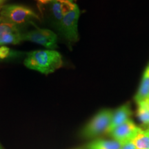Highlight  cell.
I'll use <instances>...</instances> for the list:
<instances>
[{"instance_id":"6da1fadb","label":"cell","mask_w":149,"mask_h":149,"mask_svg":"<svg viewBox=\"0 0 149 149\" xmlns=\"http://www.w3.org/2000/svg\"><path fill=\"white\" fill-rule=\"evenodd\" d=\"M24 64L30 69L48 74L62 66L61 55L53 50L35 51L28 54Z\"/></svg>"},{"instance_id":"7a4b0ae2","label":"cell","mask_w":149,"mask_h":149,"mask_svg":"<svg viewBox=\"0 0 149 149\" xmlns=\"http://www.w3.org/2000/svg\"><path fill=\"white\" fill-rule=\"evenodd\" d=\"M31 18L39 19L34 11L21 5H5L0 10V22L16 25L21 24Z\"/></svg>"},{"instance_id":"3957f363","label":"cell","mask_w":149,"mask_h":149,"mask_svg":"<svg viewBox=\"0 0 149 149\" xmlns=\"http://www.w3.org/2000/svg\"><path fill=\"white\" fill-rule=\"evenodd\" d=\"M113 112L111 110H102L89 122L81 131L84 138L91 139L107 132L111 124Z\"/></svg>"},{"instance_id":"277c9868","label":"cell","mask_w":149,"mask_h":149,"mask_svg":"<svg viewBox=\"0 0 149 149\" xmlns=\"http://www.w3.org/2000/svg\"><path fill=\"white\" fill-rule=\"evenodd\" d=\"M22 40H28L44 46L49 49H55L57 47V37L55 33L48 29H36L22 35Z\"/></svg>"},{"instance_id":"5b68a950","label":"cell","mask_w":149,"mask_h":149,"mask_svg":"<svg viewBox=\"0 0 149 149\" xmlns=\"http://www.w3.org/2000/svg\"><path fill=\"white\" fill-rule=\"evenodd\" d=\"M79 9L76 4L60 22V29L64 36L70 42H76L78 40L77 23L79 17Z\"/></svg>"},{"instance_id":"8992f818","label":"cell","mask_w":149,"mask_h":149,"mask_svg":"<svg viewBox=\"0 0 149 149\" xmlns=\"http://www.w3.org/2000/svg\"><path fill=\"white\" fill-rule=\"evenodd\" d=\"M140 129L133 121L129 120L124 124L117 126L109 134L114 140L122 144L126 141H131Z\"/></svg>"},{"instance_id":"52a82bcc","label":"cell","mask_w":149,"mask_h":149,"mask_svg":"<svg viewBox=\"0 0 149 149\" xmlns=\"http://www.w3.org/2000/svg\"><path fill=\"white\" fill-rule=\"evenodd\" d=\"M22 40V35L16 25L0 24V44H17Z\"/></svg>"},{"instance_id":"ba28073f","label":"cell","mask_w":149,"mask_h":149,"mask_svg":"<svg viewBox=\"0 0 149 149\" xmlns=\"http://www.w3.org/2000/svg\"><path fill=\"white\" fill-rule=\"evenodd\" d=\"M131 114V111L128 104H125L117 109L115 113H113L111 124L107 130V133H110L117 126L122 125L129 120Z\"/></svg>"},{"instance_id":"9c48e42d","label":"cell","mask_w":149,"mask_h":149,"mask_svg":"<svg viewBox=\"0 0 149 149\" xmlns=\"http://www.w3.org/2000/svg\"><path fill=\"white\" fill-rule=\"evenodd\" d=\"M76 4L70 0H55L52 1L51 10L57 21L61 22L66 14L74 8Z\"/></svg>"},{"instance_id":"30bf717a","label":"cell","mask_w":149,"mask_h":149,"mask_svg":"<svg viewBox=\"0 0 149 149\" xmlns=\"http://www.w3.org/2000/svg\"><path fill=\"white\" fill-rule=\"evenodd\" d=\"M149 98V65L143 74L139 90L135 97L137 103Z\"/></svg>"},{"instance_id":"8fae6325","label":"cell","mask_w":149,"mask_h":149,"mask_svg":"<svg viewBox=\"0 0 149 149\" xmlns=\"http://www.w3.org/2000/svg\"><path fill=\"white\" fill-rule=\"evenodd\" d=\"M88 149H121L122 144L116 140L97 139L87 145Z\"/></svg>"},{"instance_id":"7c38bea8","label":"cell","mask_w":149,"mask_h":149,"mask_svg":"<svg viewBox=\"0 0 149 149\" xmlns=\"http://www.w3.org/2000/svg\"><path fill=\"white\" fill-rule=\"evenodd\" d=\"M131 141L136 149H149V134L146 130H139Z\"/></svg>"},{"instance_id":"4fadbf2b","label":"cell","mask_w":149,"mask_h":149,"mask_svg":"<svg viewBox=\"0 0 149 149\" xmlns=\"http://www.w3.org/2000/svg\"><path fill=\"white\" fill-rule=\"evenodd\" d=\"M137 117L143 124L149 125V98L137 103Z\"/></svg>"},{"instance_id":"5bb4252c","label":"cell","mask_w":149,"mask_h":149,"mask_svg":"<svg viewBox=\"0 0 149 149\" xmlns=\"http://www.w3.org/2000/svg\"><path fill=\"white\" fill-rule=\"evenodd\" d=\"M10 53V49L6 46L0 47V59H5L8 57Z\"/></svg>"},{"instance_id":"9a60e30c","label":"cell","mask_w":149,"mask_h":149,"mask_svg":"<svg viewBox=\"0 0 149 149\" xmlns=\"http://www.w3.org/2000/svg\"><path fill=\"white\" fill-rule=\"evenodd\" d=\"M121 149H136V148L131 141H128L122 144Z\"/></svg>"},{"instance_id":"2e32d148","label":"cell","mask_w":149,"mask_h":149,"mask_svg":"<svg viewBox=\"0 0 149 149\" xmlns=\"http://www.w3.org/2000/svg\"><path fill=\"white\" fill-rule=\"evenodd\" d=\"M37 1H39V2L41 3L44 4V3H46L48 2H51V1H55V0H37ZM70 1H72V0H70Z\"/></svg>"},{"instance_id":"e0dca14e","label":"cell","mask_w":149,"mask_h":149,"mask_svg":"<svg viewBox=\"0 0 149 149\" xmlns=\"http://www.w3.org/2000/svg\"><path fill=\"white\" fill-rule=\"evenodd\" d=\"M5 1H6V0H0V10H1V8H2L3 3H4Z\"/></svg>"},{"instance_id":"ac0fdd59","label":"cell","mask_w":149,"mask_h":149,"mask_svg":"<svg viewBox=\"0 0 149 149\" xmlns=\"http://www.w3.org/2000/svg\"><path fill=\"white\" fill-rule=\"evenodd\" d=\"M75 149H88L87 148V146H84V147H81V148H75Z\"/></svg>"},{"instance_id":"d6986e66","label":"cell","mask_w":149,"mask_h":149,"mask_svg":"<svg viewBox=\"0 0 149 149\" xmlns=\"http://www.w3.org/2000/svg\"><path fill=\"white\" fill-rule=\"evenodd\" d=\"M146 130V131H147V132H148V133L149 134V128H148V129H147V130Z\"/></svg>"},{"instance_id":"ffe728a7","label":"cell","mask_w":149,"mask_h":149,"mask_svg":"<svg viewBox=\"0 0 149 149\" xmlns=\"http://www.w3.org/2000/svg\"><path fill=\"white\" fill-rule=\"evenodd\" d=\"M0 149H3V148H2V147H1V145H0Z\"/></svg>"},{"instance_id":"44dd1931","label":"cell","mask_w":149,"mask_h":149,"mask_svg":"<svg viewBox=\"0 0 149 149\" xmlns=\"http://www.w3.org/2000/svg\"><path fill=\"white\" fill-rule=\"evenodd\" d=\"M148 128H149V127H148Z\"/></svg>"}]
</instances>
